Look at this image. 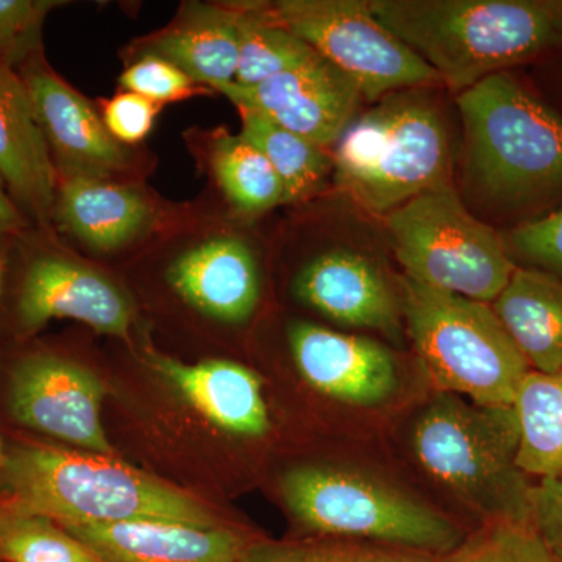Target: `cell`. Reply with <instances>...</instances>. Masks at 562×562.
<instances>
[{"mask_svg": "<svg viewBox=\"0 0 562 562\" xmlns=\"http://www.w3.org/2000/svg\"><path fill=\"white\" fill-rule=\"evenodd\" d=\"M102 562H243L254 542L227 527L168 522L60 525Z\"/></svg>", "mask_w": 562, "mask_h": 562, "instance_id": "16", "label": "cell"}, {"mask_svg": "<svg viewBox=\"0 0 562 562\" xmlns=\"http://www.w3.org/2000/svg\"><path fill=\"white\" fill-rule=\"evenodd\" d=\"M214 90L236 109L257 111L322 149L338 143L362 99L355 81L319 55L254 87L232 81Z\"/></svg>", "mask_w": 562, "mask_h": 562, "instance_id": "12", "label": "cell"}, {"mask_svg": "<svg viewBox=\"0 0 562 562\" xmlns=\"http://www.w3.org/2000/svg\"><path fill=\"white\" fill-rule=\"evenodd\" d=\"M54 319H74L103 335L128 338L135 308L120 286L57 251H32L14 294L16 335L31 338Z\"/></svg>", "mask_w": 562, "mask_h": 562, "instance_id": "11", "label": "cell"}, {"mask_svg": "<svg viewBox=\"0 0 562 562\" xmlns=\"http://www.w3.org/2000/svg\"><path fill=\"white\" fill-rule=\"evenodd\" d=\"M121 87L147 101L157 103L179 101L194 88V81L171 61L149 54L133 63L121 76Z\"/></svg>", "mask_w": 562, "mask_h": 562, "instance_id": "31", "label": "cell"}, {"mask_svg": "<svg viewBox=\"0 0 562 562\" xmlns=\"http://www.w3.org/2000/svg\"><path fill=\"white\" fill-rule=\"evenodd\" d=\"M238 110L243 120L241 135L268 158L283 184V203L303 201L319 190L333 169V158L322 147L280 127L257 111Z\"/></svg>", "mask_w": 562, "mask_h": 562, "instance_id": "24", "label": "cell"}, {"mask_svg": "<svg viewBox=\"0 0 562 562\" xmlns=\"http://www.w3.org/2000/svg\"><path fill=\"white\" fill-rule=\"evenodd\" d=\"M442 562H554L531 524L486 522Z\"/></svg>", "mask_w": 562, "mask_h": 562, "instance_id": "28", "label": "cell"}, {"mask_svg": "<svg viewBox=\"0 0 562 562\" xmlns=\"http://www.w3.org/2000/svg\"><path fill=\"white\" fill-rule=\"evenodd\" d=\"M269 10L288 31L353 80L368 101L441 83L427 63L376 20L369 2L280 0Z\"/></svg>", "mask_w": 562, "mask_h": 562, "instance_id": "9", "label": "cell"}, {"mask_svg": "<svg viewBox=\"0 0 562 562\" xmlns=\"http://www.w3.org/2000/svg\"><path fill=\"white\" fill-rule=\"evenodd\" d=\"M239 60L235 83L254 87L317 57L316 52L281 25L271 10L238 5Z\"/></svg>", "mask_w": 562, "mask_h": 562, "instance_id": "26", "label": "cell"}, {"mask_svg": "<svg viewBox=\"0 0 562 562\" xmlns=\"http://www.w3.org/2000/svg\"><path fill=\"white\" fill-rule=\"evenodd\" d=\"M243 562H286L281 552V543L254 542Z\"/></svg>", "mask_w": 562, "mask_h": 562, "instance_id": "36", "label": "cell"}, {"mask_svg": "<svg viewBox=\"0 0 562 562\" xmlns=\"http://www.w3.org/2000/svg\"><path fill=\"white\" fill-rule=\"evenodd\" d=\"M292 358L314 390L335 401L371 406L397 387L394 357L366 336L328 330L310 322L290 327Z\"/></svg>", "mask_w": 562, "mask_h": 562, "instance_id": "14", "label": "cell"}, {"mask_svg": "<svg viewBox=\"0 0 562 562\" xmlns=\"http://www.w3.org/2000/svg\"><path fill=\"white\" fill-rule=\"evenodd\" d=\"M505 244L512 257L517 255L562 279V209L514 228Z\"/></svg>", "mask_w": 562, "mask_h": 562, "instance_id": "32", "label": "cell"}, {"mask_svg": "<svg viewBox=\"0 0 562 562\" xmlns=\"http://www.w3.org/2000/svg\"><path fill=\"white\" fill-rule=\"evenodd\" d=\"M2 460H3V441H2V438H0V468H2Z\"/></svg>", "mask_w": 562, "mask_h": 562, "instance_id": "38", "label": "cell"}, {"mask_svg": "<svg viewBox=\"0 0 562 562\" xmlns=\"http://www.w3.org/2000/svg\"><path fill=\"white\" fill-rule=\"evenodd\" d=\"M147 361L195 412L221 430L246 438H260L269 431L262 380L246 366L225 360L183 364L158 353H150Z\"/></svg>", "mask_w": 562, "mask_h": 562, "instance_id": "19", "label": "cell"}, {"mask_svg": "<svg viewBox=\"0 0 562 562\" xmlns=\"http://www.w3.org/2000/svg\"><path fill=\"white\" fill-rule=\"evenodd\" d=\"M281 495L306 530L447 557L465 539L443 514L358 473L302 465L284 473Z\"/></svg>", "mask_w": 562, "mask_h": 562, "instance_id": "7", "label": "cell"}, {"mask_svg": "<svg viewBox=\"0 0 562 562\" xmlns=\"http://www.w3.org/2000/svg\"><path fill=\"white\" fill-rule=\"evenodd\" d=\"M31 221L18 209L0 176V250L27 231Z\"/></svg>", "mask_w": 562, "mask_h": 562, "instance_id": "35", "label": "cell"}, {"mask_svg": "<svg viewBox=\"0 0 562 562\" xmlns=\"http://www.w3.org/2000/svg\"><path fill=\"white\" fill-rule=\"evenodd\" d=\"M386 227L405 277L436 290L492 303L517 269L498 233L472 216L450 181L392 211Z\"/></svg>", "mask_w": 562, "mask_h": 562, "instance_id": "8", "label": "cell"}, {"mask_svg": "<svg viewBox=\"0 0 562 562\" xmlns=\"http://www.w3.org/2000/svg\"><path fill=\"white\" fill-rule=\"evenodd\" d=\"M2 276H3V268H2V261H0V294H2Z\"/></svg>", "mask_w": 562, "mask_h": 562, "instance_id": "39", "label": "cell"}, {"mask_svg": "<svg viewBox=\"0 0 562 562\" xmlns=\"http://www.w3.org/2000/svg\"><path fill=\"white\" fill-rule=\"evenodd\" d=\"M531 371L562 372V279L542 269L517 268L491 303Z\"/></svg>", "mask_w": 562, "mask_h": 562, "instance_id": "21", "label": "cell"}, {"mask_svg": "<svg viewBox=\"0 0 562 562\" xmlns=\"http://www.w3.org/2000/svg\"><path fill=\"white\" fill-rule=\"evenodd\" d=\"M238 5H192L150 44V54L171 61L194 83L217 87L236 79Z\"/></svg>", "mask_w": 562, "mask_h": 562, "instance_id": "22", "label": "cell"}, {"mask_svg": "<svg viewBox=\"0 0 562 562\" xmlns=\"http://www.w3.org/2000/svg\"><path fill=\"white\" fill-rule=\"evenodd\" d=\"M554 13H557L558 22L562 31V2H552Z\"/></svg>", "mask_w": 562, "mask_h": 562, "instance_id": "37", "label": "cell"}, {"mask_svg": "<svg viewBox=\"0 0 562 562\" xmlns=\"http://www.w3.org/2000/svg\"><path fill=\"white\" fill-rule=\"evenodd\" d=\"M413 449L422 468L484 524H531L535 483L517 468L513 406L476 405L441 392L414 425Z\"/></svg>", "mask_w": 562, "mask_h": 562, "instance_id": "4", "label": "cell"}, {"mask_svg": "<svg viewBox=\"0 0 562 562\" xmlns=\"http://www.w3.org/2000/svg\"><path fill=\"white\" fill-rule=\"evenodd\" d=\"M0 503L58 525L168 522L221 527L188 492L106 457L20 439L5 446Z\"/></svg>", "mask_w": 562, "mask_h": 562, "instance_id": "1", "label": "cell"}, {"mask_svg": "<svg viewBox=\"0 0 562 562\" xmlns=\"http://www.w3.org/2000/svg\"><path fill=\"white\" fill-rule=\"evenodd\" d=\"M157 103L140 98L135 92H121L103 109V124L106 131L121 144H138L146 139L154 128L158 113Z\"/></svg>", "mask_w": 562, "mask_h": 562, "instance_id": "33", "label": "cell"}, {"mask_svg": "<svg viewBox=\"0 0 562 562\" xmlns=\"http://www.w3.org/2000/svg\"><path fill=\"white\" fill-rule=\"evenodd\" d=\"M336 187L360 209L387 216L422 192L449 181L446 122L419 90L392 92L336 143Z\"/></svg>", "mask_w": 562, "mask_h": 562, "instance_id": "5", "label": "cell"}, {"mask_svg": "<svg viewBox=\"0 0 562 562\" xmlns=\"http://www.w3.org/2000/svg\"><path fill=\"white\" fill-rule=\"evenodd\" d=\"M16 72L27 90L57 179H110L127 168L128 151L110 135L94 106L54 72L44 54Z\"/></svg>", "mask_w": 562, "mask_h": 562, "instance_id": "13", "label": "cell"}, {"mask_svg": "<svg viewBox=\"0 0 562 562\" xmlns=\"http://www.w3.org/2000/svg\"><path fill=\"white\" fill-rule=\"evenodd\" d=\"M150 203L139 190L109 179H57L54 222L98 251L127 246L146 231Z\"/></svg>", "mask_w": 562, "mask_h": 562, "instance_id": "20", "label": "cell"}, {"mask_svg": "<svg viewBox=\"0 0 562 562\" xmlns=\"http://www.w3.org/2000/svg\"><path fill=\"white\" fill-rule=\"evenodd\" d=\"M373 14L450 90L531 60L562 43L552 2L375 0Z\"/></svg>", "mask_w": 562, "mask_h": 562, "instance_id": "2", "label": "cell"}, {"mask_svg": "<svg viewBox=\"0 0 562 562\" xmlns=\"http://www.w3.org/2000/svg\"><path fill=\"white\" fill-rule=\"evenodd\" d=\"M105 395L94 372L46 349L18 355L7 372L5 408L14 424L113 457L101 417Z\"/></svg>", "mask_w": 562, "mask_h": 562, "instance_id": "10", "label": "cell"}, {"mask_svg": "<svg viewBox=\"0 0 562 562\" xmlns=\"http://www.w3.org/2000/svg\"><path fill=\"white\" fill-rule=\"evenodd\" d=\"M0 562H102L65 528L0 503Z\"/></svg>", "mask_w": 562, "mask_h": 562, "instance_id": "27", "label": "cell"}, {"mask_svg": "<svg viewBox=\"0 0 562 562\" xmlns=\"http://www.w3.org/2000/svg\"><path fill=\"white\" fill-rule=\"evenodd\" d=\"M531 527L554 562H562V476L535 483Z\"/></svg>", "mask_w": 562, "mask_h": 562, "instance_id": "34", "label": "cell"}, {"mask_svg": "<svg viewBox=\"0 0 562 562\" xmlns=\"http://www.w3.org/2000/svg\"><path fill=\"white\" fill-rule=\"evenodd\" d=\"M60 0H0V61L18 70L43 54V27Z\"/></svg>", "mask_w": 562, "mask_h": 562, "instance_id": "29", "label": "cell"}, {"mask_svg": "<svg viewBox=\"0 0 562 562\" xmlns=\"http://www.w3.org/2000/svg\"><path fill=\"white\" fill-rule=\"evenodd\" d=\"M295 297L347 327L398 330V301L383 273L364 255L325 251L303 266L292 284Z\"/></svg>", "mask_w": 562, "mask_h": 562, "instance_id": "15", "label": "cell"}, {"mask_svg": "<svg viewBox=\"0 0 562 562\" xmlns=\"http://www.w3.org/2000/svg\"><path fill=\"white\" fill-rule=\"evenodd\" d=\"M166 280L192 308L227 324L250 319L260 301L254 251L232 236H216L184 251L169 266Z\"/></svg>", "mask_w": 562, "mask_h": 562, "instance_id": "18", "label": "cell"}, {"mask_svg": "<svg viewBox=\"0 0 562 562\" xmlns=\"http://www.w3.org/2000/svg\"><path fill=\"white\" fill-rule=\"evenodd\" d=\"M0 176L18 209L41 228L54 222L57 171L20 74L0 61Z\"/></svg>", "mask_w": 562, "mask_h": 562, "instance_id": "17", "label": "cell"}, {"mask_svg": "<svg viewBox=\"0 0 562 562\" xmlns=\"http://www.w3.org/2000/svg\"><path fill=\"white\" fill-rule=\"evenodd\" d=\"M465 169L491 205H532L562 192V116L509 72L494 74L457 98Z\"/></svg>", "mask_w": 562, "mask_h": 562, "instance_id": "3", "label": "cell"}, {"mask_svg": "<svg viewBox=\"0 0 562 562\" xmlns=\"http://www.w3.org/2000/svg\"><path fill=\"white\" fill-rule=\"evenodd\" d=\"M286 562H442L432 554L360 541L281 543Z\"/></svg>", "mask_w": 562, "mask_h": 562, "instance_id": "30", "label": "cell"}, {"mask_svg": "<svg viewBox=\"0 0 562 562\" xmlns=\"http://www.w3.org/2000/svg\"><path fill=\"white\" fill-rule=\"evenodd\" d=\"M513 408L519 424L517 468L530 479L562 476V372H528Z\"/></svg>", "mask_w": 562, "mask_h": 562, "instance_id": "23", "label": "cell"}, {"mask_svg": "<svg viewBox=\"0 0 562 562\" xmlns=\"http://www.w3.org/2000/svg\"><path fill=\"white\" fill-rule=\"evenodd\" d=\"M401 310L414 349L439 392L513 406L530 364L490 303L402 277Z\"/></svg>", "mask_w": 562, "mask_h": 562, "instance_id": "6", "label": "cell"}, {"mask_svg": "<svg viewBox=\"0 0 562 562\" xmlns=\"http://www.w3.org/2000/svg\"><path fill=\"white\" fill-rule=\"evenodd\" d=\"M210 158L222 192L239 213L255 216L283 203V184L271 162L241 133L216 138Z\"/></svg>", "mask_w": 562, "mask_h": 562, "instance_id": "25", "label": "cell"}]
</instances>
